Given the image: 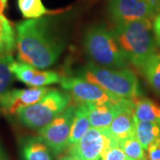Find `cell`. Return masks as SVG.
I'll list each match as a JSON object with an SVG mask.
<instances>
[{
    "label": "cell",
    "mask_w": 160,
    "mask_h": 160,
    "mask_svg": "<svg viewBox=\"0 0 160 160\" xmlns=\"http://www.w3.org/2000/svg\"><path fill=\"white\" fill-rule=\"evenodd\" d=\"M16 46L20 62L46 69L57 62L64 44L53 33L49 19L38 18L17 23Z\"/></svg>",
    "instance_id": "cell-1"
},
{
    "label": "cell",
    "mask_w": 160,
    "mask_h": 160,
    "mask_svg": "<svg viewBox=\"0 0 160 160\" xmlns=\"http://www.w3.org/2000/svg\"><path fill=\"white\" fill-rule=\"evenodd\" d=\"M112 31L128 62L140 70L149 58L158 52L152 20L144 19L119 23Z\"/></svg>",
    "instance_id": "cell-2"
},
{
    "label": "cell",
    "mask_w": 160,
    "mask_h": 160,
    "mask_svg": "<svg viewBox=\"0 0 160 160\" xmlns=\"http://www.w3.org/2000/svg\"><path fill=\"white\" fill-rule=\"evenodd\" d=\"M78 77L100 86L117 97L134 100L141 96L139 80L131 69H113L89 62Z\"/></svg>",
    "instance_id": "cell-3"
},
{
    "label": "cell",
    "mask_w": 160,
    "mask_h": 160,
    "mask_svg": "<svg viewBox=\"0 0 160 160\" xmlns=\"http://www.w3.org/2000/svg\"><path fill=\"white\" fill-rule=\"evenodd\" d=\"M84 48L92 62L102 67L124 69L128 67V61L120 49L113 31L105 25L97 24L86 30Z\"/></svg>",
    "instance_id": "cell-4"
},
{
    "label": "cell",
    "mask_w": 160,
    "mask_h": 160,
    "mask_svg": "<svg viewBox=\"0 0 160 160\" xmlns=\"http://www.w3.org/2000/svg\"><path fill=\"white\" fill-rule=\"evenodd\" d=\"M70 98L68 92L49 89L38 102L21 109L16 114L18 120L25 127L39 131L69 106Z\"/></svg>",
    "instance_id": "cell-5"
},
{
    "label": "cell",
    "mask_w": 160,
    "mask_h": 160,
    "mask_svg": "<svg viewBox=\"0 0 160 160\" xmlns=\"http://www.w3.org/2000/svg\"><path fill=\"white\" fill-rule=\"evenodd\" d=\"M117 145L118 141L107 128L90 127L78 142L68 148V152L69 156L80 160H98L104 150Z\"/></svg>",
    "instance_id": "cell-6"
},
{
    "label": "cell",
    "mask_w": 160,
    "mask_h": 160,
    "mask_svg": "<svg viewBox=\"0 0 160 160\" xmlns=\"http://www.w3.org/2000/svg\"><path fill=\"white\" fill-rule=\"evenodd\" d=\"M76 106L69 105L47 126L38 131L39 136L51 149L54 156L68 149V140L74 119Z\"/></svg>",
    "instance_id": "cell-7"
},
{
    "label": "cell",
    "mask_w": 160,
    "mask_h": 160,
    "mask_svg": "<svg viewBox=\"0 0 160 160\" xmlns=\"http://www.w3.org/2000/svg\"><path fill=\"white\" fill-rule=\"evenodd\" d=\"M60 84L70 96L81 104H102L123 99L112 95L100 86L79 77L62 78Z\"/></svg>",
    "instance_id": "cell-8"
},
{
    "label": "cell",
    "mask_w": 160,
    "mask_h": 160,
    "mask_svg": "<svg viewBox=\"0 0 160 160\" xmlns=\"http://www.w3.org/2000/svg\"><path fill=\"white\" fill-rule=\"evenodd\" d=\"M108 13L116 24L144 19L154 20L160 14L155 6L144 0H110Z\"/></svg>",
    "instance_id": "cell-9"
},
{
    "label": "cell",
    "mask_w": 160,
    "mask_h": 160,
    "mask_svg": "<svg viewBox=\"0 0 160 160\" xmlns=\"http://www.w3.org/2000/svg\"><path fill=\"white\" fill-rule=\"evenodd\" d=\"M48 91L45 86L9 90L0 98V107L6 114L16 115L21 109L38 102Z\"/></svg>",
    "instance_id": "cell-10"
},
{
    "label": "cell",
    "mask_w": 160,
    "mask_h": 160,
    "mask_svg": "<svg viewBox=\"0 0 160 160\" xmlns=\"http://www.w3.org/2000/svg\"><path fill=\"white\" fill-rule=\"evenodd\" d=\"M11 69L19 81L32 87H44L62 80V77L55 71L42 70L22 62H13Z\"/></svg>",
    "instance_id": "cell-11"
},
{
    "label": "cell",
    "mask_w": 160,
    "mask_h": 160,
    "mask_svg": "<svg viewBox=\"0 0 160 160\" xmlns=\"http://www.w3.org/2000/svg\"><path fill=\"white\" fill-rule=\"evenodd\" d=\"M132 102V100L119 99L102 104H86L92 127L108 128L115 117Z\"/></svg>",
    "instance_id": "cell-12"
},
{
    "label": "cell",
    "mask_w": 160,
    "mask_h": 160,
    "mask_svg": "<svg viewBox=\"0 0 160 160\" xmlns=\"http://www.w3.org/2000/svg\"><path fill=\"white\" fill-rule=\"evenodd\" d=\"M107 130L118 141L135 136V115L133 100L115 117Z\"/></svg>",
    "instance_id": "cell-13"
},
{
    "label": "cell",
    "mask_w": 160,
    "mask_h": 160,
    "mask_svg": "<svg viewBox=\"0 0 160 160\" xmlns=\"http://www.w3.org/2000/svg\"><path fill=\"white\" fill-rule=\"evenodd\" d=\"M19 148L22 160H53L54 154L39 136L22 138Z\"/></svg>",
    "instance_id": "cell-14"
},
{
    "label": "cell",
    "mask_w": 160,
    "mask_h": 160,
    "mask_svg": "<svg viewBox=\"0 0 160 160\" xmlns=\"http://www.w3.org/2000/svg\"><path fill=\"white\" fill-rule=\"evenodd\" d=\"M90 126L91 123L89 120L88 107L86 104H80L76 108L74 119L68 140V148L78 142L90 128Z\"/></svg>",
    "instance_id": "cell-15"
},
{
    "label": "cell",
    "mask_w": 160,
    "mask_h": 160,
    "mask_svg": "<svg viewBox=\"0 0 160 160\" xmlns=\"http://www.w3.org/2000/svg\"><path fill=\"white\" fill-rule=\"evenodd\" d=\"M134 115L138 120L153 122L160 126V105L149 98L140 97L133 100Z\"/></svg>",
    "instance_id": "cell-16"
},
{
    "label": "cell",
    "mask_w": 160,
    "mask_h": 160,
    "mask_svg": "<svg viewBox=\"0 0 160 160\" xmlns=\"http://www.w3.org/2000/svg\"><path fill=\"white\" fill-rule=\"evenodd\" d=\"M135 136L144 149H147L150 143L160 137V126L135 118Z\"/></svg>",
    "instance_id": "cell-17"
},
{
    "label": "cell",
    "mask_w": 160,
    "mask_h": 160,
    "mask_svg": "<svg viewBox=\"0 0 160 160\" xmlns=\"http://www.w3.org/2000/svg\"><path fill=\"white\" fill-rule=\"evenodd\" d=\"M16 46V34L12 24L4 15L0 16V54H12Z\"/></svg>",
    "instance_id": "cell-18"
},
{
    "label": "cell",
    "mask_w": 160,
    "mask_h": 160,
    "mask_svg": "<svg viewBox=\"0 0 160 160\" xmlns=\"http://www.w3.org/2000/svg\"><path fill=\"white\" fill-rule=\"evenodd\" d=\"M150 87L160 94V53L156 52L149 58L141 70Z\"/></svg>",
    "instance_id": "cell-19"
},
{
    "label": "cell",
    "mask_w": 160,
    "mask_h": 160,
    "mask_svg": "<svg viewBox=\"0 0 160 160\" xmlns=\"http://www.w3.org/2000/svg\"><path fill=\"white\" fill-rule=\"evenodd\" d=\"M12 54H0V98L10 90L13 82L11 66L13 62Z\"/></svg>",
    "instance_id": "cell-20"
},
{
    "label": "cell",
    "mask_w": 160,
    "mask_h": 160,
    "mask_svg": "<svg viewBox=\"0 0 160 160\" xmlns=\"http://www.w3.org/2000/svg\"><path fill=\"white\" fill-rule=\"evenodd\" d=\"M18 7L26 19H38L49 12L41 0H18Z\"/></svg>",
    "instance_id": "cell-21"
},
{
    "label": "cell",
    "mask_w": 160,
    "mask_h": 160,
    "mask_svg": "<svg viewBox=\"0 0 160 160\" xmlns=\"http://www.w3.org/2000/svg\"><path fill=\"white\" fill-rule=\"evenodd\" d=\"M118 145L126 155L132 160H148L145 149L136 136L126 138L118 141Z\"/></svg>",
    "instance_id": "cell-22"
},
{
    "label": "cell",
    "mask_w": 160,
    "mask_h": 160,
    "mask_svg": "<svg viewBox=\"0 0 160 160\" xmlns=\"http://www.w3.org/2000/svg\"><path fill=\"white\" fill-rule=\"evenodd\" d=\"M98 160H132L128 158L118 145L112 146L103 151Z\"/></svg>",
    "instance_id": "cell-23"
},
{
    "label": "cell",
    "mask_w": 160,
    "mask_h": 160,
    "mask_svg": "<svg viewBox=\"0 0 160 160\" xmlns=\"http://www.w3.org/2000/svg\"><path fill=\"white\" fill-rule=\"evenodd\" d=\"M146 150L148 160H160V137L150 143Z\"/></svg>",
    "instance_id": "cell-24"
},
{
    "label": "cell",
    "mask_w": 160,
    "mask_h": 160,
    "mask_svg": "<svg viewBox=\"0 0 160 160\" xmlns=\"http://www.w3.org/2000/svg\"><path fill=\"white\" fill-rule=\"evenodd\" d=\"M152 28H153V33H154L157 46L158 48L160 49V14H158L154 18L152 22Z\"/></svg>",
    "instance_id": "cell-25"
},
{
    "label": "cell",
    "mask_w": 160,
    "mask_h": 160,
    "mask_svg": "<svg viewBox=\"0 0 160 160\" xmlns=\"http://www.w3.org/2000/svg\"><path fill=\"white\" fill-rule=\"evenodd\" d=\"M146 2H148L149 4H151L152 6H155L160 13V0H144Z\"/></svg>",
    "instance_id": "cell-26"
},
{
    "label": "cell",
    "mask_w": 160,
    "mask_h": 160,
    "mask_svg": "<svg viewBox=\"0 0 160 160\" xmlns=\"http://www.w3.org/2000/svg\"><path fill=\"white\" fill-rule=\"evenodd\" d=\"M0 160H8L6 151L1 145H0Z\"/></svg>",
    "instance_id": "cell-27"
},
{
    "label": "cell",
    "mask_w": 160,
    "mask_h": 160,
    "mask_svg": "<svg viewBox=\"0 0 160 160\" xmlns=\"http://www.w3.org/2000/svg\"><path fill=\"white\" fill-rule=\"evenodd\" d=\"M6 4H5L2 0H0V16L1 15H3V12L5 10V8H6Z\"/></svg>",
    "instance_id": "cell-28"
},
{
    "label": "cell",
    "mask_w": 160,
    "mask_h": 160,
    "mask_svg": "<svg viewBox=\"0 0 160 160\" xmlns=\"http://www.w3.org/2000/svg\"><path fill=\"white\" fill-rule=\"evenodd\" d=\"M59 160H80L78 158H73L71 156H68V157H63L62 158H60Z\"/></svg>",
    "instance_id": "cell-29"
},
{
    "label": "cell",
    "mask_w": 160,
    "mask_h": 160,
    "mask_svg": "<svg viewBox=\"0 0 160 160\" xmlns=\"http://www.w3.org/2000/svg\"><path fill=\"white\" fill-rule=\"evenodd\" d=\"M2 1H3V2H4L5 4H6V3H7V0H2Z\"/></svg>",
    "instance_id": "cell-30"
}]
</instances>
